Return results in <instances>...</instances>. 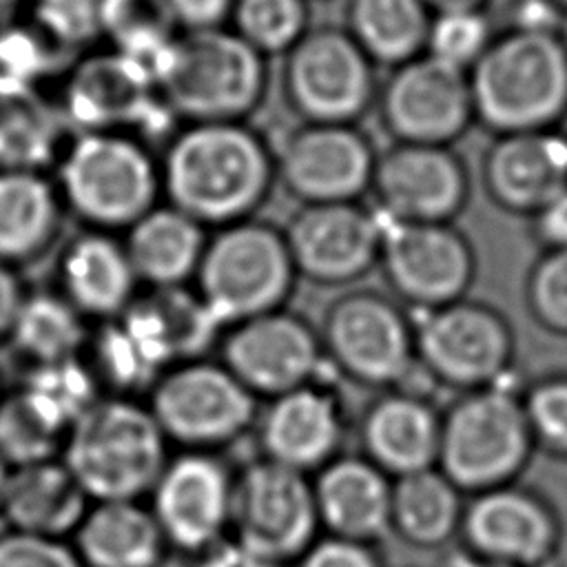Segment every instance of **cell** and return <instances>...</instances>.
<instances>
[{
  "label": "cell",
  "mask_w": 567,
  "mask_h": 567,
  "mask_svg": "<svg viewBox=\"0 0 567 567\" xmlns=\"http://www.w3.org/2000/svg\"><path fill=\"white\" fill-rule=\"evenodd\" d=\"M111 0H35L40 29L60 47H82L104 35Z\"/></svg>",
  "instance_id": "44"
},
{
  "label": "cell",
  "mask_w": 567,
  "mask_h": 567,
  "mask_svg": "<svg viewBox=\"0 0 567 567\" xmlns=\"http://www.w3.org/2000/svg\"><path fill=\"white\" fill-rule=\"evenodd\" d=\"M60 221L55 190L35 171L0 173V261H29L47 250Z\"/></svg>",
  "instance_id": "32"
},
{
  "label": "cell",
  "mask_w": 567,
  "mask_h": 567,
  "mask_svg": "<svg viewBox=\"0 0 567 567\" xmlns=\"http://www.w3.org/2000/svg\"><path fill=\"white\" fill-rule=\"evenodd\" d=\"M146 405L171 445L215 452L255 430L257 396L219 361L193 359L168 368L146 394Z\"/></svg>",
  "instance_id": "8"
},
{
  "label": "cell",
  "mask_w": 567,
  "mask_h": 567,
  "mask_svg": "<svg viewBox=\"0 0 567 567\" xmlns=\"http://www.w3.org/2000/svg\"><path fill=\"white\" fill-rule=\"evenodd\" d=\"M179 31L219 29L230 22L235 0H166Z\"/></svg>",
  "instance_id": "48"
},
{
  "label": "cell",
  "mask_w": 567,
  "mask_h": 567,
  "mask_svg": "<svg viewBox=\"0 0 567 567\" xmlns=\"http://www.w3.org/2000/svg\"><path fill=\"white\" fill-rule=\"evenodd\" d=\"M0 567H82L69 540L16 529L0 534Z\"/></svg>",
  "instance_id": "46"
},
{
  "label": "cell",
  "mask_w": 567,
  "mask_h": 567,
  "mask_svg": "<svg viewBox=\"0 0 567 567\" xmlns=\"http://www.w3.org/2000/svg\"><path fill=\"white\" fill-rule=\"evenodd\" d=\"M151 73L182 124L246 122L268 89L266 58L230 27L182 31Z\"/></svg>",
  "instance_id": "3"
},
{
  "label": "cell",
  "mask_w": 567,
  "mask_h": 567,
  "mask_svg": "<svg viewBox=\"0 0 567 567\" xmlns=\"http://www.w3.org/2000/svg\"><path fill=\"white\" fill-rule=\"evenodd\" d=\"M195 567H286V565L270 560L233 538H226L215 547H210L208 551H204L202 556H197Z\"/></svg>",
  "instance_id": "50"
},
{
  "label": "cell",
  "mask_w": 567,
  "mask_h": 567,
  "mask_svg": "<svg viewBox=\"0 0 567 567\" xmlns=\"http://www.w3.org/2000/svg\"><path fill=\"white\" fill-rule=\"evenodd\" d=\"M159 177L166 204L221 228L264 206L277 182L275 151L246 122H190L166 137Z\"/></svg>",
  "instance_id": "1"
},
{
  "label": "cell",
  "mask_w": 567,
  "mask_h": 567,
  "mask_svg": "<svg viewBox=\"0 0 567 567\" xmlns=\"http://www.w3.org/2000/svg\"><path fill=\"white\" fill-rule=\"evenodd\" d=\"M463 551L507 567H554L563 549L556 507L536 489L509 483L465 501Z\"/></svg>",
  "instance_id": "13"
},
{
  "label": "cell",
  "mask_w": 567,
  "mask_h": 567,
  "mask_svg": "<svg viewBox=\"0 0 567 567\" xmlns=\"http://www.w3.org/2000/svg\"><path fill=\"white\" fill-rule=\"evenodd\" d=\"M64 113L84 133L135 131L153 137L175 122L148 66L113 49L75 66L64 91Z\"/></svg>",
  "instance_id": "20"
},
{
  "label": "cell",
  "mask_w": 567,
  "mask_h": 567,
  "mask_svg": "<svg viewBox=\"0 0 567 567\" xmlns=\"http://www.w3.org/2000/svg\"><path fill=\"white\" fill-rule=\"evenodd\" d=\"M261 456L317 474L341 454L346 414L339 396L319 381L268 399L255 423Z\"/></svg>",
  "instance_id": "22"
},
{
  "label": "cell",
  "mask_w": 567,
  "mask_h": 567,
  "mask_svg": "<svg viewBox=\"0 0 567 567\" xmlns=\"http://www.w3.org/2000/svg\"><path fill=\"white\" fill-rule=\"evenodd\" d=\"M230 29L266 60L286 55L310 29L308 0H235Z\"/></svg>",
  "instance_id": "39"
},
{
  "label": "cell",
  "mask_w": 567,
  "mask_h": 567,
  "mask_svg": "<svg viewBox=\"0 0 567 567\" xmlns=\"http://www.w3.org/2000/svg\"><path fill=\"white\" fill-rule=\"evenodd\" d=\"M374 66L343 27H310L284 55V95L303 122L357 124L379 95Z\"/></svg>",
  "instance_id": "11"
},
{
  "label": "cell",
  "mask_w": 567,
  "mask_h": 567,
  "mask_svg": "<svg viewBox=\"0 0 567 567\" xmlns=\"http://www.w3.org/2000/svg\"><path fill=\"white\" fill-rule=\"evenodd\" d=\"M62 135V115L33 84L0 75V166L35 171L47 164Z\"/></svg>",
  "instance_id": "34"
},
{
  "label": "cell",
  "mask_w": 567,
  "mask_h": 567,
  "mask_svg": "<svg viewBox=\"0 0 567 567\" xmlns=\"http://www.w3.org/2000/svg\"><path fill=\"white\" fill-rule=\"evenodd\" d=\"M379 270L396 299L425 312L467 297L476 277V252L454 224L383 219Z\"/></svg>",
  "instance_id": "14"
},
{
  "label": "cell",
  "mask_w": 567,
  "mask_h": 567,
  "mask_svg": "<svg viewBox=\"0 0 567 567\" xmlns=\"http://www.w3.org/2000/svg\"><path fill=\"white\" fill-rule=\"evenodd\" d=\"M481 173L498 208L534 217L567 190V135L558 128L496 135Z\"/></svg>",
  "instance_id": "23"
},
{
  "label": "cell",
  "mask_w": 567,
  "mask_h": 567,
  "mask_svg": "<svg viewBox=\"0 0 567 567\" xmlns=\"http://www.w3.org/2000/svg\"><path fill=\"white\" fill-rule=\"evenodd\" d=\"M536 452L520 390L461 392L441 414L436 467L467 496L518 483Z\"/></svg>",
  "instance_id": "5"
},
{
  "label": "cell",
  "mask_w": 567,
  "mask_h": 567,
  "mask_svg": "<svg viewBox=\"0 0 567 567\" xmlns=\"http://www.w3.org/2000/svg\"><path fill=\"white\" fill-rule=\"evenodd\" d=\"M549 2H554V4H556V7L567 16V0H549Z\"/></svg>",
  "instance_id": "56"
},
{
  "label": "cell",
  "mask_w": 567,
  "mask_h": 567,
  "mask_svg": "<svg viewBox=\"0 0 567 567\" xmlns=\"http://www.w3.org/2000/svg\"><path fill=\"white\" fill-rule=\"evenodd\" d=\"M377 104L385 131L405 144L452 146L476 122L467 73L425 53L392 69Z\"/></svg>",
  "instance_id": "17"
},
{
  "label": "cell",
  "mask_w": 567,
  "mask_h": 567,
  "mask_svg": "<svg viewBox=\"0 0 567 567\" xmlns=\"http://www.w3.org/2000/svg\"><path fill=\"white\" fill-rule=\"evenodd\" d=\"M284 235L299 277L339 288L379 266L383 217L361 202L308 204L290 217Z\"/></svg>",
  "instance_id": "21"
},
{
  "label": "cell",
  "mask_w": 567,
  "mask_h": 567,
  "mask_svg": "<svg viewBox=\"0 0 567 567\" xmlns=\"http://www.w3.org/2000/svg\"><path fill=\"white\" fill-rule=\"evenodd\" d=\"M82 567H162L171 547L144 501H97L71 536Z\"/></svg>",
  "instance_id": "28"
},
{
  "label": "cell",
  "mask_w": 567,
  "mask_h": 567,
  "mask_svg": "<svg viewBox=\"0 0 567 567\" xmlns=\"http://www.w3.org/2000/svg\"><path fill=\"white\" fill-rule=\"evenodd\" d=\"M146 361L162 374L184 361L202 359L219 343L221 326L195 288H148L117 317Z\"/></svg>",
  "instance_id": "24"
},
{
  "label": "cell",
  "mask_w": 567,
  "mask_h": 567,
  "mask_svg": "<svg viewBox=\"0 0 567 567\" xmlns=\"http://www.w3.org/2000/svg\"><path fill=\"white\" fill-rule=\"evenodd\" d=\"M179 27L166 0H111L104 22V35L113 51H120L153 71L179 35Z\"/></svg>",
  "instance_id": "38"
},
{
  "label": "cell",
  "mask_w": 567,
  "mask_h": 567,
  "mask_svg": "<svg viewBox=\"0 0 567 567\" xmlns=\"http://www.w3.org/2000/svg\"><path fill=\"white\" fill-rule=\"evenodd\" d=\"M432 13H447V11H485L489 0H423Z\"/></svg>",
  "instance_id": "52"
},
{
  "label": "cell",
  "mask_w": 567,
  "mask_h": 567,
  "mask_svg": "<svg viewBox=\"0 0 567 567\" xmlns=\"http://www.w3.org/2000/svg\"><path fill=\"white\" fill-rule=\"evenodd\" d=\"M474 120L494 135L558 128L567 115L563 33L509 27L470 69Z\"/></svg>",
  "instance_id": "2"
},
{
  "label": "cell",
  "mask_w": 567,
  "mask_h": 567,
  "mask_svg": "<svg viewBox=\"0 0 567 567\" xmlns=\"http://www.w3.org/2000/svg\"><path fill=\"white\" fill-rule=\"evenodd\" d=\"M86 319L55 292L24 295L9 343L29 365L80 357L89 341Z\"/></svg>",
  "instance_id": "35"
},
{
  "label": "cell",
  "mask_w": 567,
  "mask_h": 567,
  "mask_svg": "<svg viewBox=\"0 0 567 567\" xmlns=\"http://www.w3.org/2000/svg\"><path fill=\"white\" fill-rule=\"evenodd\" d=\"M319 337L326 361L359 385L403 388L419 370L414 321L388 295L343 292L326 308Z\"/></svg>",
  "instance_id": "9"
},
{
  "label": "cell",
  "mask_w": 567,
  "mask_h": 567,
  "mask_svg": "<svg viewBox=\"0 0 567 567\" xmlns=\"http://www.w3.org/2000/svg\"><path fill=\"white\" fill-rule=\"evenodd\" d=\"M51 38L40 29L7 27L0 31V75L29 82L44 75L55 64Z\"/></svg>",
  "instance_id": "45"
},
{
  "label": "cell",
  "mask_w": 567,
  "mask_h": 567,
  "mask_svg": "<svg viewBox=\"0 0 567 567\" xmlns=\"http://www.w3.org/2000/svg\"><path fill=\"white\" fill-rule=\"evenodd\" d=\"M0 396H2V392H0Z\"/></svg>",
  "instance_id": "57"
},
{
  "label": "cell",
  "mask_w": 567,
  "mask_h": 567,
  "mask_svg": "<svg viewBox=\"0 0 567 567\" xmlns=\"http://www.w3.org/2000/svg\"><path fill=\"white\" fill-rule=\"evenodd\" d=\"M89 505L91 498L62 458H53L9 472L0 516L9 529L66 540L73 536Z\"/></svg>",
  "instance_id": "29"
},
{
  "label": "cell",
  "mask_w": 567,
  "mask_h": 567,
  "mask_svg": "<svg viewBox=\"0 0 567 567\" xmlns=\"http://www.w3.org/2000/svg\"><path fill=\"white\" fill-rule=\"evenodd\" d=\"M219 361L257 399L310 385L328 363L319 330L286 308L226 328Z\"/></svg>",
  "instance_id": "18"
},
{
  "label": "cell",
  "mask_w": 567,
  "mask_h": 567,
  "mask_svg": "<svg viewBox=\"0 0 567 567\" xmlns=\"http://www.w3.org/2000/svg\"><path fill=\"white\" fill-rule=\"evenodd\" d=\"M9 472H11V467L0 458V501H2V494H4V485H7Z\"/></svg>",
  "instance_id": "54"
},
{
  "label": "cell",
  "mask_w": 567,
  "mask_h": 567,
  "mask_svg": "<svg viewBox=\"0 0 567 567\" xmlns=\"http://www.w3.org/2000/svg\"><path fill=\"white\" fill-rule=\"evenodd\" d=\"M463 492L439 470L430 467L392 478L390 532L419 549H439L458 538Z\"/></svg>",
  "instance_id": "31"
},
{
  "label": "cell",
  "mask_w": 567,
  "mask_h": 567,
  "mask_svg": "<svg viewBox=\"0 0 567 567\" xmlns=\"http://www.w3.org/2000/svg\"><path fill=\"white\" fill-rule=\"evenodd\" d=\"M18 390L64 434L104 394L82 354L55 363L29 365Z\"/></svg>",
  "instance_id": "36"
},
{
  "label": "cell",
  "mask_w": 567,
  "mask_h": 567,
  "mask_svg": "<svg viewBox=\"0 0 567 567\" xmlns=\"http://www.w3.org/2000/svg\"><path fill=\"white\" fill-rule=\"evenodd\" d=\"M450 567H507V565H498V563H489V560H481V558H474L465 551H461L452 563Z\"/></svg>",
  "instance_id": "53"
},
{
  "label": "cell",
  "mask_w": 567,
  "mask_h": 567,
  "mask_svg": "<svg viewBox=\"0 0 567 567\" xmlns=\"http://www.w3.org/2000/svg\"><path fill=\"white\" fill-rule=\"evenodd\" d=\"M168 445L146 403L102 394L69 430L60 458L91 503L144 501L171 458Z\"/></svg>",
  "instance_id": "4"
},
{
  "label": "cell",
  "mask_w": 567,
  "mask_h": 567,
  "mask_svg": "<svg viewBox=\"0 0 567 567\" xmlns=\"http://www.w3.org/2000/svg\"><path fill=\"white\" fill-rule=\"evenodd\" d=\"M60 186L71 210L95 230H128L157 206L159 162L142 137L84 133L62 159Z\"/></svg>",
  "instance_id": "7"
},
{
  "label": "cell",
  "mask_w": 567,
  "mask_h": 567,
  "mask_svg": "<svg viewBox=\"0 0 567 567\" xmlns=\"http://www.w3.org/2000/svg\"><path fill=\"white\" fill-rule=\"evenodd\" d=\"M60 295L84 317L109 321L137 297V275L124 241L104 230L75 237L60 259Z\"/></svg>",
  "instance_id": "27"
},
{
  "label": "cell",
  "mask_w": 567,
  "mask_h": 567,
  "mask_svg": "<svg viewBox=\"0 0 567 567\" xmlns=\"http://www.w3.org/2000/svg\"><path fill=\"white\" fill-rule=\"evenodd\" d=\"M536 450L567 461V372H549L520 390Z\"/></svg>",
  "instance_id": "42"
},
{
  "label": "cell",
  "mask_w": 567,
  "mask_h": 567,
  "mask_svg": "<svg viewBox=\"0 0 567 567\" xmlns=\"http://www.w3.org/2000/svg\"><path fill=\"white\" fill-rule=\"evenodd\" d=\"M319 525L374 545L390 532L392 478L361 454H339L312 476Z\"/></svg>",
  "instance_id": "26"
},
{
  "label": "cell",
  "mask_w": 567,
  "mask_h": 567,
  "mask_svg": "<svg viewBox=\"0 0 567 567\" xmlns=\"http://www.w3.org/2000/svg\"><path fill=\"white\" fill-rule=\"evenodd\" d=\"M82 357L106 394L137 399L140 394H148L162 377L140 352L117 317L91 328Z\"/></svg>",
  "instance_id": "37"
},
{
  "label": "cell",
  "mask_w": 567,
  "mask_h": 567,
  "mask_svg": "<svg viewBox=\"0 0 567 567\" xmlns=\"http://www.w3.org/2000/svg\"><path fill=\"white\" fill-rule=\"evenodd\" d=\"M66 434L51 425L20 390L0 396V458L13 470L60 458Z\"/></svg>",
  "instance_id": "40"
},
{
  "label": "cell",
  "mask_w": 567,
  "mask_h": 567,
  "mask_svg": "<svg viewBox=\"0 0 567 567\" xmlns=\"http://www.w3.org/2000/svg\"><path fill=\"white\" fill-rule=\"evenodd\" d=\"M18 0H0V16H4Z\"/></svg>",
  "instance_id": "55"
},
{
  "label": "cell",
  "mask_w": 567,
  "mask_h": 567,
  "mask_svg": "<svg viewBox=\"0 0 567 567\" xmlns=\"http://www.w3.org/2000/svg\"><path fill=\"white\" fill-rule=\"evenodd\" d=\"M532 219V233L543 250L567 248V190L543 206Z\"/></svg>",
  "instance_id": "49"
},
{
  "label": "cell",
  "mask_w": 567,
  "mask_h": 567,
  "mask_svg": "<svg viewBox=\"0 0 567 567\" xmlns=\"http://www.w3.org/2000/svg\"><path fill=\"white\" fill-rule=\"evenodd\" d=\"M24 295L27 292L13 268L0 261V343L9 339Z\"/></svg>",
  "instance_id": "51"
},
{
  "label": "cell",
  "mask_w": 567,
  "mask_h": 567,
  "mask_svg": "<svg viewBox=\"0 0 567 567\" xmlns=\"http://www.w3.org/2000/svg\"><path fill=\"white\" fill-rule=\"evenodd\" d=\"M275 151L277 182L308 204L359 202L370 193L377 151L357 124L303 122Z\"/></svg>",
  "instance_id": "16"
},
{
  "label": "cell",
  "mask_w": 567,
  "mask_h": 567,
  "mask_svg": "<svg viewBox=\"0 0 567 567\" xmlns=\"http://www.w3.org/2000/svg\"><path fill=\"white\" fill-rule=\"evenodd\" d=\"M432 16L423 0H348L346 31L374 64L394 69L425 53Z\"/></svg>",
  "instance_id": "33"
},
{
  "label": "cell",
  "mask_w": 567,
  "mask_h": 567,
  "mask_svg": "<svg viewBox=\"0 0 567 567\" xmlns=\"http://www.w3.org/2000/svg\"><path fill=\"white\" fill-rule=\"evenodd\" d=\"M414 343L419 370L458 394L505 383L516 357L509 319L470 297L419 312Z\"/></svg>",
  "instance_id": "10"
},
{
  "label": "cell",
  "mask_w": 567,
  "mask_h": 567,
  "mask_svg": "<svg viewBox=\"0 0 567 567\" xmlns=\"http://www.w3.org/2000/svg\"><path fill=\"white\" fill-rule=\"evenodd\" d=\"M235 470L215 452L171 456L148 507L171 547L186 556H202L230 536Z\"/></svg>",
  "instance_id": "15"
},
{
  "label": "cell",
  "mask_w": 567,
  "mask_h": 567,
  "mask_svg": "<svg viewBox=\"0 0 567 567\" xmlns=\"http://www.w3.org/2000/svg\"><path fill=\"white\" fill-rule=\"evenodd\" d=\"M284 230L255 217L208 235L195 292L221 328L286 308L297 281Z\"/></svg>",
  "instance_id": "6"
},
{
  "label": "cell",
  "mask_w": 567,
  "mask_h": 567,
  "mask_svg": "<svg viewBox=\"0 0 567 567\" xmlns=\"http://www.w3.org/2000/svg\"><path fill=\"white\" fill-rule=\"evenodd\" d=\"M297 567H383L374 545L323 534L299 558Z\"/></svg>",
  "instance_id": "47"
},
{
  "label": "cell",
  "mask_w": 567,
  "mask_h": 567,
  "mask_svg": "<svg viewBox=\"0 0 567 567\" xmlns=\"http://www.w3.org/2000/svg\"><path fill=\"white\" fill-rule=\"evenodd\" d=\"M370 193L385 221L452 224L470 199V175L452 146L394 142L377 155Z\"/></svg>",
  "instance_id": "19"
},
{
  "label": "cell",
  "mask_w": 567,
  "mask_h": 567,
  "mask_svg": "<svg viewBox=\"0 0 567 567\" xmlns=\"http://www.w3.org/2000/svg\"><path fill=\"white\" fill-rule=\"evenodd\" d=\"M492 38L494 33L485 11L434 13L425 40V55L470 73Z\"/></svg>",
  "instance_id": "41"
},
{
  "label": "cell",
  "mask_w": 567,
  "mask_h": 567,
  "mask_svg": "<svg viewBox=\"0 0 567 567\" xmlns=\"http://www.w3.org/2000/svg\"><path fill=\"white\" fill-rule=\"evenodd\" d=\"M208 241L206 226L171 204H157L124 237L137 281L146 288L188 286Z\"/></svg>",
  "instance_id": "30"
},
{
  "label": "cell",
  "mask_w": 567,
  "mask_h": 567,
  "mask_svg": "<svg viewBox=\"0 0 567 567\" xmlns=\"http://www.w3.org/2000/svg\"><path fill=\"white\" fill-rule=\"evenodd\" d=\"M441 412L432 401L405 388L381 390L361 412V456L390 478L436 467Z\"/></svg>",
  "instance_id": "25"
},
{
  "label": "cell",
  "mask_w": 567,
  "mask_h": 567,
  "mask_svg": "<svg viewBox=\"0 0 567 567\" xmlns=\"http://www.w3.org/2000/svg\"><path fill=\"white\" fill-rule=\"evenodd\" d=\"M527 312L538 328L567 337V248L543 250L525 281Z\"/></svg>",
  "instance_id": "43"
},
{
  "label": "cell",
  "mask_w": 567,
  "mask_h": 567,
  "mask_svg": "<svg viewBox=\"0 0 567 567\" xmlns=\"http://www.w3.org/2000/svg\"><path fill=\"white\" fill-rule=\"evenodd\" d=\"M312 476L264 456L235 470L230 538L288 565L319 536Z\"/></svg>",
  "instance_id": "12"
}]
</instances>
